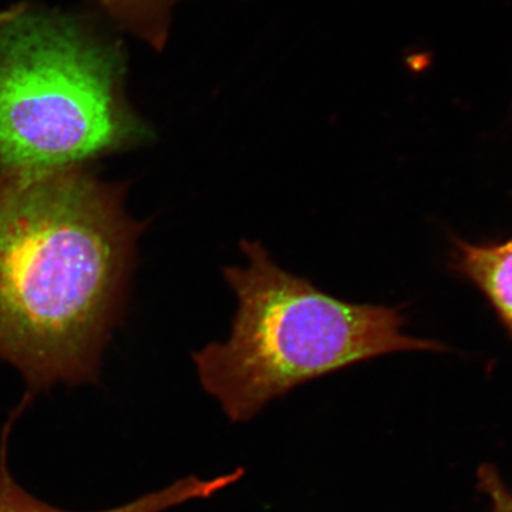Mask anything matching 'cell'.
Instances as JSON below:
<instances>
[{"instance_id": "cell-4", "label": "cell", "mask_w": 512, "mask_h": 512, "mask_svg": "<svg viewBox=\"0 0 512 512\" xmlns=\"http://www.w3.org/2000/svg\"><path fill=\"white\" fill-rule=\"evenodd\" d=\"M25 402L13 413L12 419L3 427L2 443H0V512H73L64 511L60 508L43 503L39 498L33 497L25 488L20 487L10 473L8 466V446L10 431L13 429L15 420L25 410ZM244 476V470L237 468L231 473L202 480L200 477H187L175 481L163 490L143 495L131 503L110 508V510L94 512H164L178 505L190 503L194 500H204L212 495L220 493L225 488L231 487Z\"/></svg>"}, {"instance_id": "cell-3", "label": "cell", "mask_w": 512, "mask_h": 512, "mask_svg": "<svg viewBox=\"0 0 512 512\" xmlns=\"http://www.w3.org/2000/svg\"><path fill=\"white\" fill-rule=\"evenodd\" d=\"M239 245L247 266L224 268L238 301L231 336L194 355L201 386L232 423L252 420L295 387L357 363L447 350L403 333V308L340 301L276 265L261 242Z\"/></svg>"}, {"instance_id": "cell-7", "label": "cell", "mask_w": 512, "mask_h": 512, "mask_svg": "<svg viewBox=\"0 0 512 512\" xmlns=\"http://www.w3.org/2000/svg\"><path fill=\"white\" fill-rule=\"evenodd\" d=\"M478 490L487 495L490 512H512V491L494 466H481L477 471Z\"/></svg>"}, {"instance_id": "cell-5", "label": "cell", "mask_w": 512, "mask_h": 512, "mask_svg": "<svg viewBox=\"0 0 512 512\" xmlns=\"http://www.w3.org/2000/svg\"><path fill=\"white\" fill-rule=\"evenodd\" d=\"M451 265L487 296L512 335V238L478 245L454 239Z\"/></svg>"}, {"instance_id": "cell-6", "label": "cell", "mask_w": 512, "mask_h": 512, "mask_svg": "<svg viewBox=\"0 0 512 512\" xmlns=\"http://www.w3.org/2000/svg\"><path fill=\"white\" fill-rule=\"evenodd\" d=\"M128 35L161 52L168 42L175 6L181 0H92Z\"/></svg>"}, {"instance_id": "cell-1", "label": "cell", "mask_w": 512, "mask_h": 512, "mask_svg": "<svg viewBox=\"0 0 512 512\" xmlns=\"http://www.w3.org/2000/svg\"><path fill=\"white\" fill-rule=\"evenodd\" d=\"M123 198L84 167L0 175V359L26 399L99 377L143 231Z\"/></svg>"}, {"instance_id": "cell-2", "label": "cell", "mask_w": 512, "mask_h": 512, "mask_svg": "<svg viewBox=\"0 0 512 512\" xmlns=\"http://www.w3.org/2000/svg\"><path fill=\"white\" fill-rule=\"evenodd\" d=\"M123 43L42 3L0 10V175L83 167L154 133L127 99Z\"/></svg>"}]
</instances>
